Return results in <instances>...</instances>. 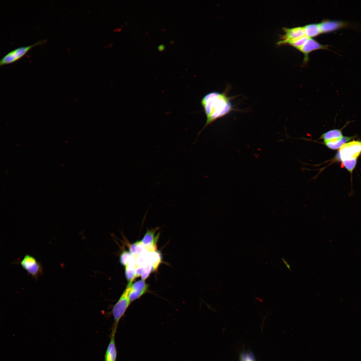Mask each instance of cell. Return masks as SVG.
I'll return each mask as SVG.
<instances>
[{
  "instance_id": "6da1fadb",
  "label": "cell",
  "mask_w": 361,
  "mask_h": 361,
  "mask_svg": "<svg viewBox=\"0 0 361 361\" xmlns=\"http://www.w3.org/2000/svg\"><path fill=\"white\" fill-rule=\"evenodd\" d=\"M115 103V99H108L97 102L82 111L68 116L51 117L29 126L3 147L0 151V164L24 160L37 155L57 142L82 117L109 109Z\"/></svg>"
}]
</instances>
